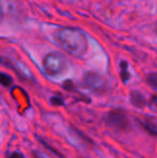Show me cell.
Segmentation results:
<instances>
[{"mask_svg": "<svg viewBox=\"0 0 157 158\" xmlns=\"http://www.w3.org/2000/svg\"><path fill=\"white\" fill-rule=\"evenodd\" d=\"M59 46L74 57H83L87 52L88 43L82 30L73 27L61 28L56 35Z\"/></svg>", "mask_w": 157, "mask_h": 158, "instance_id": "cell-1", "label": "cell"}, {"mask_svg": "<svg viewBox=\"0 0 157 158\" xmlns=\"http://www.w3.org/2000/svg\"><path fill=\"white\" fill-rule=\"evenodd\" d=\"M43 69L48 75H59L67 69V60L59 53H50L45 55L42 61Z\"/></svg>", "mask_w": 157, "mask_h": 158, "instance_id": "cell-2", "label": "cell"}, {"mask_svg": "<svg viewBox=\"0 0 157 158\" xmlns=\"http://www.w3.org/2000/svg\"><path fill=\"white\" fill-rule=\"evenodd\" d=\"M105 121L110 128H113L118 131H125L129 127V118H128L127 113L119 109L111 110L110 112H108L105 117Z\"/></svg>", "mask_w": 157, "mask_h": 158, "instance_id": "cell-3", "label": "cell"}, {"mask_svg": "<svg viewBox=\"0 0 157 158\" xmlns=\"http://www.w3.org/2000/svg\"><path fill=\"white\" fill-rule=\"evenodd\" d=\"M83 84L90 90L102 93L107 88V82L102 75L95 72H87L83 77Z\"/></svg>", "mask_w": 157, "mask_h": 158, "instance_id": "cell-4", "label": "cell"}, {"mask_svg": "<svg viewBox=\"0 0 157 158\" xmlns=\"http://www.w3.org/2000/svg\"><path fill=\"white\" fill-rule=\"evenodd\" d=\"M136 122L147 133L157 137V122L150 118H136Z\"/></svg>", "mask_w": 157, "mask_h": 158, "instance_id": "cell-5", "label": "cell"}, {"mask_svg": "<svg viewBox=\"0 0 157 158\" xmlns=\"http://www.w3.org/2000/svg\"><path fill=\"white\" fill-rule=\"evenodd\" d=\"M130 102L137 108H143L147 104V100H145L144 96L139 92H132L130 94Z\"/></svg>", "mask_w": 157, "mask_h": 158, "instance_id": "cell-6", "label": "cell"}, {"mask_svg": "<svg viewBox=\"0 0 157 158\" xmlns=\"http://www.w3.org/2000/svg\"><path fill=\"white\" fill-rule=\"evenodd\" d=\"M119 67H121V73H119V75H121V79H122V81H123L124 83H126V82L130 79V73L128 72V64H127V61H125V60L122 61V63L119 64Z\"/></svg>", "mask_w": 157, "mask_h": 158, "instance_id": "cell-7", "label": "cell"}, {"mask_svg": "<svg viewBox=\"0 0 157 158\" xmlns=\"http://www.w3.org/2000/svg\"><path fill=\"white\" fill-rule=\"evenodd\" d=\"M147 82L153 89L157 90V73H150L147 77Z\"/></svg>", "mask_w": 157, "mask_h": 158, "instance_id": "cell-8", "label": "cell"}, {"mask_svg": "<svg viewBox=\"0 0 157 158\" xmlns=\"http://www.w3.org/2000/svg\"><path fill=\"white\" fill-rule=\"evenodd\" d=\"M51 103H52L54 106H64V104H65V100H64V98L59 95L53 96V97L51 98Z\"/></svg>", "mask_w": 157, "mask_h": 158, "instance_id": "cell-9", "label": "cell"}, {"mask_svg": "<svg viewBox=\"0 0 157 158\" xmlns=\"http://www.w3.org/2000/svg\"><path fill=\"white\" fill-rule=\"evenodd\" d=\"M1 84L4 86V87H10L11 85H12V79H11V77H9L8 74H6V73H1Z\"/></svg>", "mask_w": 157, "mask_h": 158, "instance_id": "cell-10", "label": "cell"}, {"mask_svg": "<svg viewBox=\"0 0 157 158\" xmlns=\"http://www.w3.org/2000/svg\"><path fill=\"white\" fill-rule=\"evenodd\" d=\"M40 142H41V143H42V144H43V145H44V146H45V148H48V151H51V152H53V153H54V154H55V155H57V156H58L59 158H64V157H63V155H61V154H60V153H59V152H57V151H56V150H54V148H53V146L48 145V143H46V142H45V141H43V139H40Z\"/></svg>", "mask_w": 157, "mask_h": 158, "instance_id": "cell-11", "label": "cell"}, {"mask_svg": "<svg viewBox=\"0 0 157 158\" xmlns=\"http://www.w3.org/2000/svg\"><path fill=\"white\" fill-rule=\"evenodd\" d=\"M8 158H25V157H24V155L22 154V153H19V152H13V153H11V154L9 155Z\"/></svg>", "mask_w": 157, "mask_h": 158, "instance_id": "cell-12", "label": "cell"}, {"mask_svg": "<svg viewBox=\"0 0 157 158\" xmlns=\"http://www.w3.org/2000/svg\"><path fill=\"white\" fill-rule=\"evenodd\" d=\"M32 156H34V158H44L41 154H40L39 152H37V151L32 152Z\"/></svg>", "mask_w": 157, "mask_h": 158, "instance_id": "cell-13", "label": "cell"}, {"mask_svg": "<svg viewBox=\"0 0 157 158\" xmlns=\"http://www.w3.org/2000/svg\"><path fill=\"white\" fill-rule=\"evenodd\" d=\"M151 102H152V103H153L154 106H155L156 108H157V96H153V97H152Z\"/></svg>", "mask_w": 157, "mask_h": 158, "instance_id": "cell-14", "label": "cell"}]
</instances>
